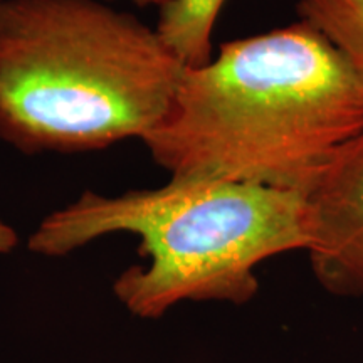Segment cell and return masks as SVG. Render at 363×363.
<instances>
[{"label": "cell", "instance_id": "8992f818", "mask_svg": "<svg viewBox=\"0 0 363 363\" xmlns=\"http://www.w3.org/2000/svg\"><path fill=\"white\" fill-rule=\"evenodd\" d=\"M298 13L337 49L363 84V0H299Z\"/></svg>", "mask_w": 363, "mask_h": 363}, {"label": "cell", "instance_id": "52a82bcc", "mask_svg": "<svg viewBox=\"0 0 363 363\" xmlns=\"http://www.w3.org/2000/svg\"><path fill=\"white\" fill-rule=\"evenodd\" d=\"M19 242V235H17L13 227L6 224L0 219V254H7L16 249Z\"/></svg>", "mask_w": 363, "mask_h": 363}, {"label": "cell", "instance_id": "277c9868", "mask_svg": "<svg viewBox=\"0 0 363 363\" xmlns=\"http://www.w3.org/2000/svg\"><path fill=\"white\" fill-rule=\"evenodd\" d=\"M303 195L318 284L333 296L363 298V131L331 155Z\"/></svg>", "mask_w": 363, "mask_h": 363}, {"label": "cell", "instance_id": "9c48e42d", "mask_svg": "<svg viewBox=\"0 0 363 363\" xmlns=\"http://www.w3.org/2000/svg\"><path fill=\"white\" fill-rule=\"evenodd\" d=\"M0 2H2V0H0Z\"/></svg>", "mask_w": 363, "mask_h": 363}, {"label": "cell", "instance_id": "5b68a950", "mask_svg": "<svg viewBox=\"0 0 363 363\" xmlns=\"http://www.w3.org/2000/svg\"><path fill=\"white\" fill-rule=\"evenodd\" d=\"M225 0H172L160 9L157 34L185 66L212 59V30Z\"/></svg>", "mask_w": 363, "mask_h": 363}, {"label": "cell", "instance_id": "6da1fadb", "mask_svg": "<svg viewBox=\"0 0 363 363\" xmlns=\"http://www.w3.org/2000/svg\"><path fill=\"white\" fill-rule=\"evenodd\" d=\"M362 131L363 84L315 27L298 21L185 66L169 113L142 142L174 182L303 192Z\"/></svg>", "mask_w": 363, "mask_h": 363}, {"label": "cell", "instance_id": "7a4b0ae2", "mask_svg": "<svg viewBox=\"0 0 363 363\" xmlns=\"http://www.w3.org/2000/svg\"><path fill=\"white\" fill-rule=\"evenodd\" d=\"M184 67L155 29L103 0H2L0 138L27 155L143 140Z\"/></svg>", "mask_w": 363, "mask_h": 363}, {"label": "cell", "instance_id": "ba28073f", "mask_svg": "<svg viewBox=\"0 0 363 363\" xmlns=\"http://www.w3.org/2000/svg\"><path fill=\"white\" fill-rule=\"evenodd\" d=\"M136 6H157L158 9L165 7L167 4H170L172 0H131Z\"/></svg>", "mask_w": 363, "mask_h": 363}, {"label": "cell", "instance_id": "3957f363", "mask_svg": "<svg viewBox=\"0 0 363 363\" xmlns=\"http://www.w3.org/2000/svg\"><path fill=\"white\" fill-rule=\"evenodd\" d=\"M115 233L138 235L147 259L113 283L118 301L142 320H158L185 301L246 305L259 293L262 262L311 244L299 190L169 180L120 195L83 192L44 217L27 247L61 257Z\"/></svg>", "mask_w": 363, "mask_h": 363}]
</instances>
